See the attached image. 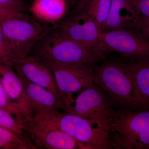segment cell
<instances>
[{
	"label": "cell",
	"mask_w": 149,
	"mask_h": 149,
	"mask_svg": "<svg viewBox=\"0 0 149 149\" xmlns=\"http://www.w3.org/2000/svg\"><path fill=\"white\" fill-rule=\"evenodd\" d=\"M27 125L64 132L85 149H112L109 133L91 120L68 113H38L26 120Z\"/></svg>",
	"instance_id": "6da1fadb"
},
{
	"label": "cell",
	"mask_w": 149,
	"mask_h": 149,
	"mask_svg": "<svg viewBox=\"0 0 149 149\" xmlns=\"http://www.w3.org/2000/svg\"><path fill=\"white\" fill-rule=\"evenodd\" d=\"M93 76L94 84L108 94L114 104L133 110H149L123 63L109 61L95 65Z\"/></svg>",
	"instance_id": "7a4b0ae2"
},
{
	"label": "cell",
	"mask_w": 149,
	"mask_h": 149,
	"mask_svg": "<svg viewBox=\"0 0 149 149\" xmlns=\"http://www.w3.org/2000/svg\"><path fill=\"white\" fill-rule=\"evenodd\" d=\"M29 54L39 56L47 61L60 63L95 65L104 58L103 53L75 42L55 25L48 28Z\"/></svg>",
	"instance_id": "3957f363"
},
{
	"label": "cell",
	"mask_w": 149,
	"mask_h": 149,
	"mask_svg": "<svg viewBox=\"0 0 149 149\" xmlns=\"http://www.w3.org/2000/svg\"><path fill=\"white\" fill-rule=\"evenodd\" d=\"M109 137L112 148L149 149V110L116 111Z\"/></svg>",
	"instance_id": "277c9868"
},
{
	"label": "cell",
	"mask_w": 149,
	"mask_h": 149,
	"mask_svg": "<svg viewBox=\"0 0 149 149\" xmlns=\"http://www.w3.org/2000/svg\"><path fill=\"white\" fill-rule=\"evenodd\" d=\"M1 24L12 66L15 61L29 54L35 43L49 28L27 14L7 19Z\"/></svg>",
	"instance_id": "5b68a950"
},
{
	"label": "cell",
	"mask_w": 149,
	"mask_h": 149,
	"mask_svg": "<svg viewBox=\"0 0 149 149\" xmlns=\"http://www.w3.org/2000/svg\"><path fill=\"white\" fill-rule=\"evenodd\" d=\"M113 104L108 94L94 84L84 89L63 111L91 120L109 133L116 111Z\"/></svg>",
	"instance_id": "8992f818"
},
{
	"label": "cell",
	"mask_w": 149,
	"mask_h": 149,
	"mask_svg": "<svg viewBox=\"0 0 149 149\" xmlns=\"http://www.w3.org/2000/svg\"><path fill=\"white\" fill-rule=\"evenodd\" d=\"M103 52L116 51L130 60L149 58V38L135 28H120L100 32Z\"/></svg>",
	"instance_id": "52a82bcc"
},
{
	"label": "cell",
	"mask_w": 149,
	"mask_h": 149,
	"mask_svg": "<svg viewBox=\"0 0 149 149\" xmlns=\"http://www.w3.org/2000/svg\"><path fill=\"white\" fill-rule=\"evenodd\" d=\"M64 104L73 99L72 94L93 86L95 64L48 61Z\"/></svg>",
	"instance_id": "ba28073f"
},
{
	"label": "cell",
	"mask_w": 149,
	"mask_h": 149,
	"mask_svg": "<svg viewBox=\"0 0 149 149\" xmlns=\"http://www.w3.org/2000/svg\"><path fill=\"white\" fill-rule=\"evenodd\" d=\"M55 25L75 42L86 47L104 54L100 40V28L91 17L85 14L74 13Z\"/></svg>",
	"instance_id": "9c48e42d"
},
{
	"label": "cell",
	"mask_w": 149,
	"mask_h": 149,
	"mask_svg": "<svg viewBox=\"0 0 149 149\" xmlns=\"http://www.w3.org/2000/svg\"><path fill=\"white\" fill-rule=\"evenodd\" d=\"M12 67L19 75L34 84L48 89L63 102L50 65L47 61L36 55L29 54L15 61Z\"/></svg>",
	"instance_id": "30bf717a"
},
{
	"label": "cell",
	"mask_w": 149,
	"mask_h": 149,
	"mask_svg": "<svg viewBox=\"0 0 149 149\" xmlns=\"http://www.w3.org/2000/svg\"><path fill=\"white\" fill-rule=\"evenodd\" d=\"M19 75L24 85L26 118L38 113L58 112L65 108L63 101L52 92Z\"/></svg>",
	"instance_id": "8fae6325"
},
{
	"label": "cell",
	"mask_w": 149,
	"mask_h": 149,
	"mask_svg": "<svg viewBox=\"0 0 149 149\" xmlns=\"http://www.w3.org/2000/svg\"><path fill=\"white\" fill-rule=\"evenodd\" d=\"M142 15L131 0H111L106 20L100 32L120 28H136Z\"/></svg>",
	"instance_id": "7c38bea8"
},
{
	"label": "cell",
	"mask_w": 149,
	"mask_h": 149,
	"mask_svg": "<svg viewBox=\"0 0 149 149\" xmlns=\"http://www.w3.org/2000/svg\"><path fill=\"white\" fill-rule=\"evenodd\" d=\"M24 130L37 147L48 149H85L84 145L59 130L24 125Z\"/></svg>",
	"instance_id": "4fadbf2b"
},
{
	"label": "cell",
	"mask_w": 149,
	"mask_h": 149,
	"mask_svg": "<svg viewBox=\"0 0 149 149\" xmlns=\"http://www.w3.org/2000/svg\"><path fill=\"white\" fill-rule=\"evenodd\" d=\"M0 82L12 104L26 117L24 85L12 66L0 64Z\"/></svg>",
	"instance_id": "5bb4252c"
},
{
	"label": "cell",
	"mask_w": 149,
	"mask_h": 149,
	"mask_svg": "<svg viewBox=\"0 0 149 149\" xmlns=\"http://www.w3.org/2000/svg\"><path fill=\"white\" fill-rule=\"evenodd\" d=\"M137 91L149 108V58L123 63Z\"/></svg>",
	"instance_id": "9a60e30c"
},
{
	"label": "cell",
	"mask_w": 149,
	"mask_h": 149,
	"mask_svg": "<svg viewBox=\"0 0 149 149\" xmlns=\"http://www.w3.org/2000/svg\"><path fill=\"white\" fill-rule=\"evenodd\" d=\"M65 7V0H34L29 11L43 21L54 22L61 18Z\"/></svg>",
	"instance_id": "2e32d148"
},
{
	"label": "cell",
	"mask_w": 149,
	"mask_h": 149,
	"mask_svg": "<svg viewBox=\"0 0 149 149\" xmlns=\"http://www.w3.org/2000/svg\"><path fill=\"white\" fill-rule=\"evenodd\" d=\"M111 0H78L74 13H83L91 17L100 29L109 13Z\"/></svg>",
	"instance_id": "e0dca14e"
},
{
	"label": "cell",
	"mask_w": 149,
	"mask_h": 149,
	"mask_svg": "<svg viewBox=\"0 0 149 149\" xmlns=\"http://www.w3.org/2000/svg\"><path fill=\"white\" fill-rule=\"evenodd\" d=\"M37 148L30 138L19 136L0 126V149H36Z\"/></svg>",
	"instance_id": "ac0fdd59"
},
{
	"label": "cell",
	"mask_w": 149,
	"mask_h": 149,
	"mask_svg": "<svg viewBox=\"0 0 149 149\" xmlns=\"http://www.w3.org/2000/svg\"><path fill=\"white\" fill-rule=\"evenodd\" d=\"M0 126L19 136H25L24 134L25 127L23 119L1 108H0Z\"/></svg>",
	"instance_id": "d6986e66"
},
{
	"label": "cell",
	"mask_w": 149,
	"mask_h": 149,
	"mask_svg": "<svg viewBox=\"0 0 149 149\" xmlns=\"http://www.w3.org/2000/svg\"><path fill=\"white\" fill-rule=\"evenodd\" d=\"M0 108L6 110L9 112L11 113L16 116L17 117L20 118L24 120V115L17 108L12 104L6 93L3 88L2 85L0 82Z\"/></svg>",
	"instance_id": "ffe728a7"
},
{
	"label": "cell",
	"mask_w": 149,
	"mask_h": 149,
	"mask_svg": "<svg viewBox=\"0 0 149 149\" xmlns=\"http://www.w3.org/2000/svg\"><path fill=\"white\" fill-rule=\"evenodd\" d=\"M0 4L13 10L24 13L29 11V6L24 0H0Z\"/></svg>",
	"instance_id": "44dd1931"
},
{
	"label": "cell",
	"mask_w": 149,
	"mask_h": 149,
	"mask_svg": "<svg viewBox=\"0 0 149 149\" xmlns=\"http://www.w3.org/2000/svg\"><path fill=\"white\" fill-rule=\"evenodd\" d=\"M0 64L12 66L8 56L6 49L5 41L1 25L0 23Z\"/></svg>",
	"instance_id": "7402d4cb"
},
{
	"label": "cell",
	"mask_w": 149,
	"mask_h": 149,
	"mask_svg": "<svg viewBox=\"0 0 149 149\" xmlns=\"http://www.w3.org/2000/svg\"><path fill=\"white\" fill-rule=\"evenodd\" d=\"M27 14L13 10L0 4V23L11 17L23 16Z\"/></svg>",
	"instance_id": "603a6c76"
},
{
	"label": "cell",
	"mask_w": 149,
	"mask_h": 149,
	"mask_svg": "<svg viewBox=\"0 0 149 149\" xmlns=\"http://www.w3.org/2000/svg\"><path fill=\"white\" fill-rule=\"evenodd\" d=\"M142 16L149 19V0H131Z\"/></svg>",
	"instance_id": "cb8c5ba5"
},
{
	"label": "cell",
	"mask_w": 149,
	"mask_h": 149,
	"mask_svg": "<svg viewBox=\"0 0 149 149\" xmlns=\"http://www.w3.org/2000/svg\"><path fill=\"white\" fill-rule=\"evenodd\" d=\"M135 29L149 38V19L142 16L139 24Z\"/></svg>",
	"instance_id": "d4e9b609"
},
{
	"label": "cell",
	"mask_w": 149,
	"mask_h": 149,
	"mask_svg": "<svg viewBox=\"0 0 149 149\" xmlns=\"http://www.w3.org/2000/svg\"><path fill=\"white\" fill-rule=\"evenodd\" d=\"M78 0H68V1L69 2V3L72 4L75 3L77 2Z\"/></svg>",
	"instance_id": "484cf974"
},
{
	"label": "cell",
	"mask_w": 149,
	"mask_h": 149,
	"mask_svg": "<svg viewBox=\"0 0 149 149\" xmlns=\"http://www.w3.org/2000/svg\"></svg>",
	"instance_id": "4316f807"
}]
</instances>
